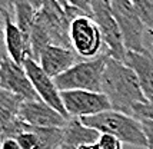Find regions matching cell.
Wrapping results in <instances>:
<instances>
[{
	"instance_id": "obj_4",
	"label": "cell",
	"mask_w": 153,
	"mask_h": 149,
	"mask_svg": "<svg viewBox=\"0 0 153 149\" xmlns=\"http://www.w3.org/2000/svg\"><path fill=\"white\" fill-rule=\"evenodd\" d=\"M109 56L106 53L92 59L80 60L65 73L54 77V83L60 92L65 90H90L102 92L103 73Z\"/></svg>"
},
{
	"instance_id": "obj_24",
	"label": "cell",
	"mask_w": 153,
	"mask_h": 149,
	"mask_svg": "<svg viewBox=\"0 0 153 149\" xmlns=\"http://www.w3.org/2000/svg\"><path fill=\"white\" fill-rule=\"evenodd\" d=\"M1 43L4 45V14L0 12V60H1V59H3V56L6 54V53H3Z\"/></svg>"
},
{
	"instance_id": "obj_7",
	"label": "cell",
	"mask_w": 153,
	"mask_h": 149,
	"mask_svg": "<svg viewBox=\"0 0 153 149\" xmlns=\"http://www.w3.org/2000/svg\"><path fill=\"white\" fill-rule=\"evenodd\" d=\"M112 12L119 25L123 43L127 52L147 50L143 45L146 26L142 22L133 3L129 0H112Z\"/></svg>"
},
{
	"instance_id": "obj_17",
	"label": "cell",
	"mask_w": 153,
	"mask_h": 149,
	"mask_svg": "<svg viewBox=\"0 0 153 149\" xmlns=\"http://www.w3.org/2000/svg\"><path fill=\"white\" fill-rule=\"evenodd\" d=\"M37 10L34 9L27 0H16L14 1V23L17 25L20 30L25 33L27 39L30 40V33L36 22Z\"/></svg>"
},
{
	"instance_id": "obj_3",
	"label": "cell",
	"mask_w": 153,
	"mask_h": 149,
	"mask_svg": "<svg viewBox=\"0 0 153 149\" xmlns=\"http://www.w3.org/2000/svg\"><path fill=\"white\" fill-rule=\"evenodd\" d=\"M82 123L97 130L103 135H110L119 139L122 143H129L132 146L147 149V139L143 132V126L134 116L125 115L113 109L102 112L99 115L82 118Z\"/></svg>"
},
{
	"instance_id": "obj_27",
	"label": "cell",
	"mask_w": 153,
	"mask_h": 149,
	"mask_svg": "<svg viewBox=\"0 0 153 149\" xmlns=\"http://www.w3.org/2000/svg\"><path fill=\"white\" fill-rule=\"evenodd\" d=\"M129 1H132V3H134V1H136V0H129Z\"/></svg>"
},
{
	"instance_id": "obj_20",
	"label": "cell",
	"mask_w": 153,
	"mask_h": 149,
	"mask_svg": "<svg viewBox=\"0 0 153 149\" xmlns=\"http://www.w3.org/2000/svg\"><path fill=\"white\" fill-rule=\"evenodd\" d=\"M133 116L139 121H152L153 122V96L147 98L146 102L140 103L134 108Z\"/></svg>"
},
{
	"instance_id": "obj_16",
	"label": "cell",
	"mask_w": 153,
	"mask_h": 149,
	"mask_svg": "<svg viewBox=\"0 0 153 149\" xmlns=\"http://www.w3.org/2000/svg\"><path fill=\"white\" fill-rule=\"evenodd\" d=\"M22 102V98L0 89V138L3 135V130L17 119Z\"/></svg>"
},
{
	"instance_id": "obj_26",
	"label": "cell",
	"mask_w": 153,
	"mask_h": 149,
	"mask_svg": "<svg viewBox=\"0 0 153 149\" xmlns=\"http://www.w3.org/2000/svg\"><path fill=\"white\" fill-rule=\"evenodd\" d=\"M56 1H57V3H59L60 6L65 9V10H66L67 7H69V6H67V0H56Z\"/></svg>"
},
{
	"instance_id": "obj_21",
	"label": "cell",
	"mask_w": 153,
	"mask_h": 149,
	"mask_svg": "<svg viewBox=\"0 0 153 149\" xmlns=\"http://www.w3.org/2000/svg\"><path fill=\"white\" fill-rule=\"evenodd\" d=\"M67 6L79 10L80 13H83L85 16H89V17L93 16L92 0H67Z\"/></svg>"
},
{
	"instance_id": "obj_9",
	"label": "cell",
	"mask_w": 153,
	"mask_h": 149,
	"mask_svg": "<svg viewBox=\"0 0 153 149\" xmlns=\"http://www.w3.org/2000/svg\"><path fill=\"white\" fill-rule=\"evenodd\" d=\"M23 68L26 70L27 76L32 82L37 96L40 98V101H43L49 106L56 109L65 118L72 119L67 115L66 109H65V105H63V101H62V93L56 86L53 77H50L43 69L40 68L39 63L32 57H27L26 60L23 62Z\"/></svg>"
},
{
	"instance_id": "obj_13",
	"label": "cell",
	"mask_w": 153,
	"mask_h": 149,
	"mask_svg": "<svg viewBox=\"0 0 153 149\" xmlns=\"http://www.w3.org/2000/svg\"><path fill=\"white\" fill-rule=\"evenodd\" d=\"M3 14H4V50L12 60L23 66V62L27 57H32L30 40L12 20L10 13Z\"/></svg>"
},
{
	"instance_id": "obj_6",
	"label": "cell",
	"mask_w": 153,
	"mask_h": 149,
	"mask_svg": "<svg viewBox=\"0 0 153 149\" xmlns=\"http://www.w3.org/2000/svg\"><path fill=\"white\" fill-rule=\"evenodd\" d=\"M92 9H93L92 19L97 23L103 37L105 53L112 59L125 63L127 50L123 43L119 25L112 12V0H92Z\"/></svg>"
},
{
	"instance_id": "obj_18",
	"label": "cell",
	"mask_w": 153,
	"mask_h": 149,
	"mask_svg": "<svg viewBox=\"0 0 153 149\" xmlns=\"http://www.w3.org/2000/svg\"><path fill=\"white\" fill-rule=\"evenodd\" d=\"M133 4L146 29L153 30V0H136Z\"/></svg>"
},
{
	"instance_id": "obj_15",
	"label": "cell",
	"mask_w": 153,
	"mask_h": 149,
	"mask_svg": "<svg viewBox=\"0 0 153 149\" xmlns=\"http://www.w3.org/2000/svg\"><path fill=\"white\" fill-rule=\"evenodd\" d=\"M102 133L92 128L85 126L80 119L72 118L65 128V136L60 149H79L85 145H92L100 138Z\"/></svg>"
},
{
	"instance_id": "obj_12",
	"label": "cell",
	"mask_w": 153,
	"mask_h": 149,
	"mask_svg": "<svg viewBox=\"0 0 153 149\" xmlns=\"http://www.w3.org/2000/svg\"><path fill=\"white\" fill-rule=\"evenodd\" d=\"M80 57L72 48H62L50 45L42 50L37 63L50 77H57L66 70L74 66Z\"/></svg>"
},
{
	"instance_id": "obj_23",
	"label": "cell",
	"mask_w": 153,
	"mask_h": 149,
	"mask_svg": "<svg viewBox=\"0 0 153 149\" xmlns=\"http://www.w3.org/2000/svg\"><path fill=\"white\" fill-rule=\"evenodd\" d=\"M0 149H23L20 146V143L17 142V139H14V138H7L4 139L1 145H0Z\"/></svg>"
},
{
	"instance_id": "obj_11",
	"label": "cell",
	"mask_w": 153,
	"mask_h": 149,
	"mask_svg": "<svg viewBox=\"0 0 153 149\" xmlns=\"http://www.w3.org/2000/svg\"><path fill=\"white\" fill-rule=\"evenodd\" d=\"M17 118L34 128H66L70 122V119L43 101H23Z\"/></svg>"
},
{
	"instance_id": "obj_25",
	"label": "cell",
	"mask_w": 153,
	"mask_h": 149,
	"mask_svg": "<svg viewBox=\"0 0 153 149\" xmlns=\"http://www.w3.org/2000/svg\"><path fill=\"white\" fill-rule=\"evenodd\" d=\"M27 1H29V3H30V4L37 10V12H40L43 7L46 6V3L49 1V0H27Z\"/></svg>"
},
{
	"instance_id": "obj_19",
	"label": "cell",
	"mask_w": 153,
	"mask_h": 149,
	"mask_svg": "<svg viewBox=\"0 0 153 149\" xmlns=\"http://www.w3.org/2000/svg\"><path fill=\"white\" fill-rule=\"evenodd\" d=\"M79 149H122V142L110 135H100V138L92 145H85Z\"/></svg>"
},
{
	"instance_id": "obj_8",
	"label": "cell",
	"mask_w": 153,
	"mask_h": 149,
	"mask_svg": "<svg viewBox=\"0 0 153 149\" xmlns=\"http://www.w3.org/2000/svg\"><path fill=\"white\" fill-rule=\"evenodd\" d=\"M60 93L65 109L70 118H77V119L89 118L112 109L107 96L102 92L65 90Z\"/></svg>"
},
{
	"instance_id": "obj_10",
	"label": "cell",
	"mask_w": 153,
	"mask_h": 149,
	"mask_svg": "<svg viewBox=\"0 0 153 149\" xmlns=\"http://www.w3.org/2000/svg\"><path fill=\"white\" fill-rule=\"evenodd\" d=\"M0 89L19 96L23 101H40L25 68L12 60L7 53L0 60Z\"/></svg>"
},
{
	"instance_id": "obj_22",
	"label": "cell",
	"mask_w": 153,
	"mask_h": 149,
	"mask_svg": "<svg viewBox=\"0 0 153 149\" xmlns=\"http://www.w3.org/2000/svg\"><path fill=\"white\" fill-rule=\"evenodd\" d=\"M140 122L147 139V149H153V122L152 121H140Z\"/></svg>"
},
{
	"instance_id": "obj_1",
	"label": "cell",
	"mask_w": 153,
	"mask_h": 149,
	"mask_svg": "<svg viewBox=\"0 0 153 149\" xmlns=\"http://www.w3.org/2000/svg\"><path fill=\"white\" fill-rule=\"evenodd\" d=\"M102 93L107 96L113 110L129 116H133L134 108L147 99L136 73L126 63L112 57L106 62Z\"/></svg>"
},
{
	"instance_id": "obj_14",
	"label": "cell",
	"mask_w": 153,
	"mask_h": 149,
	"mask_svg": "<svg viewBox=\"0 0 153 149\" xmlns=\"http://www.w3.org/2000/svg\"><path fill=\"white\" fill-rule=\"evenodd\" d=\"M125 63L133 70L147 98L153 96V54L145 52H126Z\"/></svg>"
},
{
	"instance_id": "obj_2",
	"label": "cell",
	"mask_w": 153,
	"mask_h": 149,
	"mask_svg": "<svg viewBox=\"0 0 153 149\" xmlns=\"http://www.w3.org/2000/svg\"><path fill=\"white\" fill-rule=\"evenodd\" d=\"M69 29L70 20L65 9L56 0H49L46 6L37 12L36 22L30 33L32 59L37 62L42 50L50 45L72 48Z\"/></svg>"
},
{
	"instance_id": "obj_5",
	"label": "cell",
	"mask_w": 153,
	"mask_h": 149,
	"mask_svg": "<svg viewBox=\"0 0 153 149\" xmlns=\"http://www.w3.org/2000/svg\"><path fill=\"white\" fill-rule=\"evenodd\" d=\"M70 45L82 60H92L105 54V43L97 23L89 16H79L70 22Z\"/></svg>"
}]
</instances>
